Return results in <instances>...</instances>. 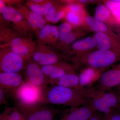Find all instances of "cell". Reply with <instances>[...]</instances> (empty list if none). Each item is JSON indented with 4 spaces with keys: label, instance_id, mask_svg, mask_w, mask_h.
<instances>
[{
    "label": "cell",
    "instance_id": "30bf717a",
    "mask_svg": "<svg viewBox=\"0 0 120 120\" xmlns=\"http://www.w3.org/2000/svg\"><path fill=\"white\" fill-rule=\"evenodd\" d=\"M26 82L42 90L48 88L49 79L42 72L41 67L30 60L27 62L24 71Z\"/></svg>",
    "mask_w": 120,
    "mask_h": 120
},
{
    "label": "cell",
    "instance_id": "8fae6325",
    "mask_svg": "<svg viewBox=\"0 0 120 120\" xmlns=\"http://www.w3.org/2000/svg\"><path fill=\"white\" fill-rule=\"evenodd\" d=\"M81 92L88 102L89 105L97 112L105 114L112 110L106 105L99 94L98 87H82L77 89Z\"/></svg>",
    "mask_w": 120,
    "mask_h": 120
},
{
    "label": "cell",
    "instance_id": "52a82bcc",
    "mask_svg": "<svg viewBox=\"0 0 120 120\" xmlns=\"http://www.w3.org/2000/svg\"><path fill=\"white\" fill-rule=\"evenodd\" d=\"M44 93L40 88L24 82L11 96L16 103L26 105H41Z\"/></svg>",
    "mask_w": 120,
    "mask_h": 120
},
{
    "label": "cell",
    "instance_id": "4fadbf2b",
    "mask_svg": "<svg viewBox=\"0 0 120 120\" xmlns=\"http://www.w3.org/2000/svg\"><path fill=\"white\" fill-rule=\"evenodd\" d=\"M38 45H50L56 47L60 38L58 27L46 24L36 32Z\"/></svg>",
    "mask_w": 120,
    "mask_h": 120
},
{
    "label": "cell",
    "instance_id": "d6986e66",
    "mask_svg": "<svg viewBox=\"0 0 120 120\" xmlns=\"http://www.w3.org/2000/svg\"><path fill=\"white\" fill-rule=\"evenodd\" d=\"M24 82L19 73L0 72V87L12 94Z\"/></svg>",
    "mask_w": 120,
    "mask_h": 120
},
{
    "label": "cell",
    "instance_id": "1f68e13d",
    "mask_svg": "<svg viewBox=\"0 0 120 120\" xmlns=\"http://www.w3.org/2000/svg\"><path fill=\"white\" fill-rule=\"evenodd\" d=\"M114 28L116 29V31L117 32V34H117V36H118L119 41H120V26ZM114 28H113L112 29Z\"/></svg>",
    "mask_w": 120,
    "mask_h": 120
},
{
    "label": "cell",
    "instance_id": "83f0119b",
    "mask_svg": "<svg viewBox=\"0 0 120 120\" xmlns=\"http://www.w3.org/2000/svg\"><path fill=\"white\" fill-rule=\"evenodd\" d=\"M103 120H120V112L116 109H113L108 113L103 115Z\"/></svg>",
    "mask_w": 120,
    "mask_h": 120
},
{
    "label": "cell",
    "instance_id": "ac0fdd59",
    "mask_svg": "<svg viewBox=\"0 0 120 120\" xmlns=\"http://www.w3.org/2000/svg\"><path fill=\"white\" fill-rule=\"evenodd\" d=\"M87 33L88 32L80 28L68 34L60 32L59 40L56 47L62 50L64 55L68 56L72 45L76 41L77 39L84 37Z\"/></svg>",
    "mask_w": 120,
    "mask_h": 120
},
{
    "label": "cell",
    "instance_id": "ba28073f",
    "mask_svg": "<svg viewBox=\"0 0 120 120\" xmlns=\"http://www.w3.org/2000/svg\"><path fill=\"white\" fill-rule=\"evenodd\" d=\"M26 61L8 47L0 50V72L19 73L26 68Z\"/></svg>",
    "mask_w": 120,
    "mask_h": 120
},
{
    "label": "cell",
    "instance_id": "f546056e",
    "mask_svg": "<svg viewBox=\"0 0 120 120\" xmlns=\"http://www.w3.org/2000/svg\"><path fill=\"white\" fill-rule=\"evenodd\" d=\"M104 114L97 112L89 120H103Z\"/></svg>",
    "mask_w": 120,
    "mask_h": 120
},
{
    "label": "cell",
    "instance_id": "d4e9b609",
    "mask_svg": "<svg viewBox=\"0 0 120 120\" xmlns=\"http://www.w3.org/2000/svg\"><path fill=\"white\" fill-rule=\"evenodd\" d=\"M0 120H26L22 113L16 107H7L0 114Z\"/></svg>",
    "mask_w": 120,
    "mask_h": 120
},
{
    "label": "cell",
    "instance_id": "f1b7e54d",
    "mask_svg": "<svg viewBox=\"0 0 120 120\" xmlns=\"http://www.w3.org/2000/svg\"><path fill=\"white\" fill-rule=\"evenodd\" d=\"M9 92L6 90L0 87V105L7 104V94Z\"/></svg>",
    "mask_w": 120,
    "mask_h": 120
},
{
    "label": "cell",
    "instance_id": "5b68a950",
    "mask_svg": "<svg viewBox=\"0 0 120 120\" xmlns=\"http://www.w3.org/2000/svg\"><path fill=\"white\" fill-rule=\"evenodd\" d=\"M15 106L22 112L26 120H55L58 114L64 111L42 105H26L16 103Z\"/></svg>",
    "mask_w": 120,
    "mask_h": 120
},
{
    "label": "cell",
    "instance_id": "3957f363",
    "mask_svg": "<svg viewBox=\"0 0 120 120\" xmlns=\"http://www.w3.org/2000/svg\"><path fill=\"white\" fill-rule=\"evenodd\" d=\"M120 60V49L113 50H94L90 53L82 64L87 67L97 69L107 68Z\"/></svg>",
    "mask_w": 120,
    "mask_h": 120
},
{
    "label": "cell",
    "instance_id": "7402d4cb",
    "mask_svg": "<svg viewBox=\"0 0 120 120\" xmlns=\"http://www.w3.org/2000/svg\"><path fill=\"white\" fill-rule=\"evenodd\" d=\"M49 83L52 86L76 89L81 86L79 77L75 73H68L57 79L49 80Z\"/></svg>",
    "mask_w": 120,
    "mask_h": 120
},
{
    "label": "cell",
    "instance_id": "7a4b0ae2",
    "mask_svg": "<svg viewBox=\"0 0 120 120\" xmlns=\"http://www.w3.org/2000/svg\"><path fill=\"white\" fill-rule=\"evenodd\" d=\"M63 105L71 108L88 105L86 99L79 90L60 86L48 87L43 94L41 105Z\"/></svg>",
    "mask_w": 120,
    "mask_h": 120
},
{
    "label": "cell",
    "instance_id": "8992f818",
    "mask_svg": "<svg viewBox=\"0 0 120 120\" xmlns=\"http://www.w3.org/2000/svg\"><path fill=\"white\" fill-rule=\"evenodd\" d=\"M97 47L94 37H87L76 41L71 45L68 56L71 58L75 69L80 67L86 57Z\"/></svg>",
    "mask_w": 120,
    "mask_h": 120
},
{
    "label": "cell",
    "instance_id": "4316f807",
    "mask_svg": "<svg viewBox=\"0 0 120 120\" xmlns=\"http://www.w3.org/2000/svg\"><path fill=\"white\" fill-rule=\"evenodd\" d=\"M58 28L60 33L63 34H68L79 28L67 22L61 23L58 26Z\"/></svg>",
    "mask_w": 120,
    "mask_h": 120
},
{
    "label": "cell",
    "instance_id": "2e32d148",
    "mask_svg": "<svg viewBox=\"0 0 120 120\" xmlns=\"http://www.w3.org/2000/svg\"><path fill=\"white\" fill-rule=\"evenodd\" d=\"M15 8L23 15L34 31L37 32L45 26V17L31 11L26 5L19 3L15 4Z\"/></svg>",
    "mask_w": 120,
    "mask_h": 120
},
{
    "label": "cell",
    "instance_id": "44dd1931",
    "mask_svg": "<svg viewBox=\"0 0 120 120\" xmlns=\"http://www.w3.org/2000/svg\"><path fill=\"white\" fill-rule=\"evenodd\" d=\"M94 38L97 47L101 50H113L120 49V42L110 35L103 32H95Z\"/></svg>",
    "mask_w": 120,
    "mask_h": 120
},
{
    "label": "cell",
    "instance_id": "6da1fadb",
    "mask_svg": "<svg viewBox=\"0 0 120 120\" xmlns=\"http://www.w3.org/2000/svg\"><path fill=\"white\" fill-rule=\"evenodd\" d=\"M0 48L8 47L27 62L31 57L37 46L32 39L8 26L0 24Z\"/></svg>",
    "mask_w": 120,
    "mask_h": 120
},
{
    "label": "cell",
    "instance_id": "cb8c5ba5",
    "mask_svg": "<svg viewBox=\"0 0 120 120\" xmlns=\"http://www.w3.org/2000/svg\"><path fill=\"white\" fill-rule=\"evenodd\" d=\"M55 1L43 0L41 3H36L33 0L27 1L26 5L31 11L45 16L53 6Z\"/></svg>",
    "mask_w": 120,
    "mask_h": 120
},
{
    "label": "cell",
    "instance_id": "603a6c76",
    "mask_svg": "<svg viewBox=\"0 0 120 120\" xmlns=\"http://www.w3.org/2000/svg\"><path fill=\"white\" fill-rule=\"evenodd\" d=\"M68 11V6L60 1H55L52 7L45 17L46 21L56 23L64 18Z\"/></svg>",
    "mask_w": 120,
    "mask_h": 120
},
{
    "label": "cell",
    "instance_id": "9c48e42d",
    "mask_svg": "<svg viewBox=\"0 0 120 120\" xmlns=\"http://www.w3.org/2000/svg\"><path fill=\"white\" fill-rule=\"evenodd\" d=\"M31 60L41 67L61 61H71V58L54 51L48 46L38 45L32 54Z\"/></svg>",
    "mask_w": 120,
    "mask_h": 120
},
{
    "label": "cell",
    "instance_id": "9a60e30c",
    "mask_svg": "<svg viewBox=\"0 0 120 120\" xmlns=\"http://www.w3.org/2000/svg\"><path fill=\"white\" fill-rule=\"evenodd\" d=\"M98 88L105 91L120 86V69L114 66L103 72L99 77Z\"/></svg>",
    "mask_w": 120,
    "mask_h": 120
},
{
    "label": "cell",
    "instance_id": "d6a6232c",
    "mask_svg": "<svg viewBox=\"0 0 120 120\" xmlns=\"http://www.w3.org/2000/svg\"><path fill=\"white\" fill-rule=\"evenodd\" d=\"M116 109H117V110H118V111H119V112H120V106H119L118 108H117Z\"/></svg>",
    "mask_w": 120,
    "mask_h": 120
},
{
    "label": "cell",
    "instance_id": "7c38bea8",
    "mask_svg": "<svg viewBox=\"0 0 120 120\" xmlns=\"http://www.w3.org/2000/svg\"><path fill=\"white\" fill-rule=\"evenodd\" d=\"M79 28L87 32L92 31L106 33L120 42L117 34L114 32L112 28L92 17L87 11L86 12L83 22Z\"/></svg>",
    "mask_w": 120,
    "mask_h": 120
},
{
    "label": "cell",
    "instance_id": "4dcf8cb0",
    "mask_svg": "<svg viewBox=\"0 0 120 120\" xmlns=\"http://www.w3.org/2000/svg\"><path fill=\"white\" fill-rule=\"evenodd\" d=\"M117 96L120 102V86L116 87L114 91H113Z\"/></svg>",
    "mask_w": 120,
    "mask_h": 120
},
{
    "label": "cell",
    "instance_id": "ffe728a7",
    "mask_svg": "<svg viewBox=\"0 0 120 120\" xmlns=\"http://www.w3.org/2000/svg\"><path fill=\"white\" fill-rule=\"evenodd\" d=\"M95 18L112 28L120 26V20L105 4L98 5L95 10Z\"/></svg>",
    "mask_w": 120,
    "mask_h": 120
},
{
    "label": "cell",
    "instance_id": "e0dca14e",
    "mask_svg": "<svg viewBox=\"0 0 120 120\" xmlns=\"http://www.w3.org/2000/svg\"><path fill=\"white\" fill-rule=\"evenodd\" d=\"M97 112L89 105L71 108L64 111L60 118L55 120H89Z\"/></svg>",
    "mask_w": 120,
    "mask_h": 120
},
{
    "label": "cell",
    "instance_id": "5bb4252c",
    "mask_svg": "<svg viewBox=\"0 0 120 120\" xmlns=\"http://www.w3.org/2000/svg\"><path fill=\"white\" fill-rule=\"evenodd\" d=\"M41 68L42 72L49 80L57 79L68 73H75L73 65L66 61H61Z\"/></svg>",
    "mask_w": 120,
    "mask_h": 120
},
{
    "label": "cell",
    "instance_id": "484cf974",
    "mask_svg": "<svg viewBox=\"0 0 120 120\" xmlns=\"http://www.w3.org/2000/svg\"><path fill=\"white\" fill-rule=\"evenodd\" d=\"M86 11V10L82 13H76L69 11L68 8L64 19L67 22L79 28L83 22Z\"/></svg>",
    "mask_w": 120,
    "mask_h": 120
},
{
    "label": "cell",
    "instance_id": "277c9868",
    "mask_svg": "<svg viewBox=\"0 0 120 120\" xmlns=\"http://www.w3.org/2000/svg\"><path fill=\"white\" fill-rule=\"evenodd\" d=\"M0 13V24L27 35L34 31L22 13L15 7L7 5Z\"/></svg>",
    "mask_w": 120,
    "mask_h": 120
}]
</instances>
